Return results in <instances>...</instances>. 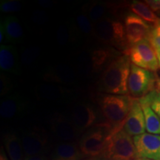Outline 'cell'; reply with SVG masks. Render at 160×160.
I'll return each mask as SVG.
<instances>
[{
	"label": "cell",
	"mask_w": 160,
	"mask_h": 160,
	"mask_svg": "<svg viewBox=\"0 0 160 160\" xmlns=\"http://www.w3.org/2000/svg\"><path fill=\"white\" fill-rule=\"evenodd\" d=\"M73 30L72 27L62 24L58 28L57 31V40L62 46L68 45L73 39Z\"/></svg>",
	"instance_id": "obj_28"
},
{
	"label": "cell",
	"mask_w": 160,
	"mask_h": 160,
	"mask_svg": "<svg viewBox=\"0 0 160 160\" xmlns=\"http://www.w3.org/2000/svg\"><path fill=\"white\" fill-rule=\"evenodd\" d=\"M70 119L78 131L81 133L94 126L97 119V114L91 104L79 102L72 108Z\"/></svg>",
	"instance_id": "obj_10"
},
{
	"label": "cell",
	"mask_w": 160,
	"mask_h": 160,
	"mask_svg": "<svg viewBox=\"0 0 160 160\" xmlns=\"http://www.w3.org/2000/svg\"><path fill=\"white\" fill-rule=\"evenodd\" d=\"M0 26L3 28L6 42L17 44L22 41L24 31L17 17L8 16L1 22Z\"/></svg>",
	"instance_id": "obj_19"
},
{
	"label": "cell",
	"mask_w": 160,
	"mask_h": 160,
	"mask_svg": "<svg viewBox=\"0 0 160 160\" xmlns=\"http://www.w3.org/2000/svg\"><path fill=\"white\" fill-rule=\"evenodd\" d=\"M131 60L127 55L119 56L104 70L99 78V91L113 95H127L131 72Z\"/></svg>",
	"instance_id": "obj_1"
},
{
	"label": "cell",
	"mask_w": 160,
	"mask_h": 160,
	"mask_svg": "<svg viewBox=\"0 0 160 160\" xmlns=\"http://www.w3.org/2000/svg\"><path fill=\"white\" fill-rule=\"evenodd\" d=\"M42 79L46 82L60 85H72L76 81L74 70L66 64H57L44 72Z\"/></svg>",
	"instance_id": "obj_13"
},
{
	"label": "cell",
	"mask_w": 160,
	"mask_h": 160,
	"mask_svg": "<svg viewBox=\"0 0 160 160\" xmlns=\"http://www.w3.org/2000/svg\"><path fill=\"white\" fill-rule=\"evenodd\" d=\"M156 52H157L158 61H159V68H160V51H156Z\"/></svg>",
	"instance_id": "obj_38"
},
{
	"label": "cell",
	"mask_w": 160,
	"mask_h": 160,
	"mask_svg": "<svg viewBox=\"0 0 160 160\" xmlns=\"http://www.w3.org/2000/svg\"><path fill=\"white\" fill-rule=\"evenodd\" d=\"M138 99L140 103L148 105L160 119V89H156Z\"/></svg>",
	"instance_id": "obj_27"
},
{
	"label": "cell",
	"mask_w": 160,
	"mask_h": 160,
	"mask_svg": "<svg viewBox=\"0 0 160 160\" xmlns=\"http://www.w3.org/2000/svg\"><path fill=\"white\" fill-rule=\"evenodd\" d=\"M35 94L40 100L51 102H62L72 93V90L53 83L39 84L34 89Z\"/></svg>",
	"instance_id": "obj_15"
},
{
	"label": "cell",
	"mask_w": 160,
	"mask_h": 160,
	"mask_svg": "<svg viewBox=\"0 0 160 160\" xmlns=\"http://www.w3.org/2000/svg\"><path fill=\"white\" fill-rule=\"evenodd\" d=\"M0 70L16 75L21 73L19 58L13 45H0Z\"/></svg>",
	"instance_id": "obj_16"
},
{
	"label": "cell",
	"mask_w": 160,
	"mask_h": 160,
	"mask_svg": "<svg viewBox=\"0 0 160 160\" xmlns=\"http://www.w3.org/2000/svg\"><path fill=\"white\" fill-rule=\"evenodd\" d=\"M123 54L130 58L132 64L143 69L155 72L159 68L157 52L148 39L130 46Z\"/></svg>",
	"instance_id": "obj_7"
},
{
	"label": "cell",
	"mask_w": 160,
	"mask_h": 160,
	"mask_svg": "<svg viewBox=\"0 0 160 160\" xmlns=\"http://www.w3.org/2000/svg\"><path fill=\"white\" fill-rule=\"evenodd\" d=\"M145 2L151 8L153 11H160V0H147Z\"/></svg>",
	"instance_id": "obj_33"
},
{
	"label": "cell",
	"mask_w": 160,
	"mask_h": 160,
	"mask_svg": "<svg viewBox=\"0 0 160 160\" xmlns=\"http://www.w3.org/2000/svg\"><path fill=\"white\" fill-rule=\"evenodd\" d=\"M128 88L130 96L134 99H140L150 92L160 89L159 76L153 71L143 69L131 63Z\"/></svg>",
	"instance_id": "obj_6"
},
{
	"label": "cell",
	"mask_w": 160,
	"mask_h": 160,
	"mask_svg": "<svg viewBox=\"0 0 160 160\" xmlns=\"http://www.w3.org/2000/svg\"><path fill=\"white\" fill-rule=\"evenodd\" d=\"M158 76H159V88H160V72L159 73V75Z\"/></svg>",
	"instance_id": "obj_40"
},
{
	"label": "cell",
	"mask_w": 160,
	"mask_h": 160,
	"mask_svg": "<svg viewBox=\"0 0 160 160\" xmlns=\"http://www.w3.org/2000/svg\"><path fill=\"white\" fill-rule=\"evenodd\" d=\"M22 8V5L17 0H2L0 2V11L3 13H15Z\"/></svg>",
	"instance_id": "obj_29"
},
{
	"label": "cell",
	"mask_w": 160,
	"mask_h": 160,
	"mask_svg": "<svg viewBox=\"0 0 160 160\" xmlns=\"http://www.w3.org/2000/svg\"><path fill=\"white\" fill-rule=\"evenodd\" d=\"M76 25L77 28L86 36L93 34V24L85 11L80 12L76 16Z\"/></svg>",
	"instance_id": "obj_26"
},
{
	"label": "cell",
	"mask_w": 160,
	"mask_h": 160,
	"mask_svg": "<svg viewBox=\"0 0 160 160\" xmlns=\"http://www.w3.org/2000/svg\"><path fill=\"white\" fill-rule=\"evenodd\" d=\"M130 9L134 14L143 19L146 22L152 24L153 27L160 23V18L151 9L145 2L133 1L130 5Z\"/></svg>",
	"instance_id": "obj_21"
},
{
	"label": "cell",
	"mask_w": 160,
	"mask_h": 160,
	"mask_svg": "<svg viewBox=\"0 0 160 160\" xmlns=\"http://www.w3.org/2000/svg\"><path fill=\"white\" fill-rule=\"evenodd\" d=\"M108 9L105 3L99 1H93L86 5L85 13L91 19L92 23L95 25L106 17L105 14Z\"/></svg>",
	"instance_id": "obj_24"
},
{
	"label": "cell",
	"mask_w": 160,
	"mask_h": 160,
	"mask_svg": "<svg viewBox=\"0 0 160 160\" xmlns=\"http://www.w3.org/2000/svg\"><path fill=\"white\" fill-rule=\"evenodd\" d=\"M145 120L146 131L149 133L160 135V119L148 105L140 103Z\"/></svg>",
	"instance_id": "obj_23"
},
{
	"label": "cell",
	"mask_w": 160,
	"mask_h": 160,
	"mask_svg": "<svg viewBox=\"0 0 160 160\" xmlns=\"http://www.w3.org/2000/svg\"><path fill=\"white\" fill-rule=\"evenodd\" d=\"M40 49L39 47L35 45H31L25 47L21 51L20 60L23 65L30 66L35 62L39 57Z\"/></svg>",
	"instance_id": "obj_25"
},
{
	"label": "cell",
	"mask_w": 160,
	"mask_h": 160,
	"mask_svg": "<svg viewBox=\"0 0 160 160\" xmlns=\"http://www.w3.org/2000/svg\"><path fill=\"white\" fill-rule=\"evenodd\" d=\"M133 139L137 159L160 160V135L145 133Z\"/></svg>",
	"instance_id": "obj_9"
},
{
	"label": "cell",
	"mask_w": 160,
	"mask_h": 160,
	"mask_svg": "<svg viewBox=\"0 0 160 160\" xmlns=\"http://www.w3.org/2000/svg\"><path fill=\"white\" fill-rule=\"evenodd\" d=\"M93 35L102 42L122 51V53L130 47L126 38L125 26L119 20L105 17L93 25Z\"/></svg>",
	"instance_id": "obj_3"
},
{
	"label": "cell",
	"mask_w": 160,
	"mask_h": 160,
	"mask_svg": "<svg viewBox=\"0 0 160 160\" xmlns=\"http://www.w3.org/2000/svg\"><path fill=\"white\" fill-rule=\"evenodd\" d=\"M26 108V103L18 94L8 96L2 100L0 105V116L5 119L15 118L21 114Z\"/></svg>",
	"instance_id": "obj_18"
},
{
	"label": "cell",
	"mask_w": 160,
	"mask_h": 160,
	"mask_svg": "<svg viewBox=\"0 0 160 160\" xmlns=\"http://www.w3.org/2000/svg\"><path fill=\"white\" fill-rule=\"evenodd\" d=\"M136 160H151V159H137Z\"/></svg>",
	"instance_id": "obj_39"
},
{
	"label": "cell",
	"mask_w": 160,
	"mask_h": 160,
	"mask_svg": "<svg viewBox=\"0 0 160 160\" xmlns=\"http://www.w3.org/2000/svg\"><path fill=\"white\" fill-rule=\"evenodd\" d=\"M123 129L131 137H136L145 133V120L142 106L138 99H134Z\"/></svg>",
	"instance_id": "obj_14"
},
{
	"label": "cell",
	"mask_w": 160,
	"mask_h": 160,
	"mask_svg": "<svg viewBox=\"0 0 160 160\" xmlns=\"http://www.w3.org/2000/svg\"><path fill=\"white\" fill-rule=\"evenodd\" d=\"M51 129L61 142H74L79 134L71 120L59 114H56L51 119Z\"/></svg>",
	"instance_id": "obj_12"
},
{
	"label": "cell",
	"mask_w": 160,
	"mask_h": 160,
	"mask_svg": "<svg viewBox=\"0 0 160 160\" xmlns=\"http://www.w3.org/2000/svg\"><path fill=\"white\" fill-rule=\"evenodd\" d=\"M133 100L134 98L129 94H100L98 99L100 110L106 120L105 122L111 127L112 133L123 128Z\"/></svg>",
	"instance_id": "obj_2"
},
{
	"label": "cell",
	"mask_w": 160,
	"mask_h": 160,
	"mask_svg": "<svg viewBox=\"0 0 160 160\" xmlns=\"http://www.w3.org/2000/svg\"><path fill=\"white\" fill-rule=\"evenodd\" d=\"M112 131L111 126L105 122L97 124L86 131L79 142V147L82 153L88 157L103 155L107 139Z\"/></svg>",
	"instance_id": "obj_5"
},
{
	"label": "cell",
	"mask_w": 160,
	"mask_h": 160,
	"mask_svg": "<svg viewBox=\"0 0 160 160\" xmlns=\"http://www.w3.org/2000/svg\"><path fill=\"white\" fill-rule=\"evenodd\" d=\"M103 155L106 160H136L133 139L123 128L113 132L108 137Z\"/></svg>",
	"instance_id": "obj_4"
},
{
	"label": "cell",
	"mask_w": 160,
	"mask_h": 160,
	"mask_svg": "<svg viewBox=\"0 0 160 160\" xmlns=\"http://www.w3.org/2000/svg\"><path fill=\"white\" fill-rule=\"evenodd\" d=\"M13 89V84L10 77L5 72L0 73V96L3 97L8 94Z\"/></svg>",
	"instance_id": "obj_30"
},
{
	"label": "cell",
	"mask_w": 160,
	"mask_h": 160,
	"mask_svg": "<svg viewBox=\"0 0 160 160\" xmlns=\"http://www.w3.org/2000/svg\"><path fill=\"white\" fill-rule=\"evenodd\" d=\"M31 19L33 22L38 24V25H42L45 24L48 19V15L45 11L42 10H35L31 13Z\"/></svg>",
	"instance_id": "obj_32"
},
{
	"label": "cell",
	"mask_w": 160,
	"mask_h": 160,
	"mask_svg": "<svg viewBox=\"0 0 160 160\" xmlns=\"http://www.w3.org/2000/svg\"><path fill=\"white\" fill-rule=\"evenodd\" d=\"M121 56L113 48H100L90 53L93 72L104 71L112 62Z\"/></svg>",
	"instance_id": "obj_17"
},
{
	"label": "cell",
	"mask_w": 160,
	"mask_h": 160,
	"mask_svg": "<svg viewBox=\"0 0 160 160\" xmlns=\"http://www.w3.org/2000/svg\"><path fill=\"white\" fill-rule=\"evenodd\" d=\"M85 156L76 142H59L53 152V160H81Z\"/></svg>",
	"instance_id": "obj_20"
},
{
	"label": "cell",
	"mask_w": 160,
	"mask_h": 160,
	"mask_svg": "<svg viewBox=\"0 0 160 160\" xmlns=\"http://www.w3.org/2000/svg\"><path fill=\"white\" fill-rule=\"evenodd\" d=\"M38 5L44 8H51L53 6V2L51 0H39L38 1Z\"/></svg>",
	"instance_id": "obj_34"
},
{
	"label": "cell",
	"mask_w": 160,
	"mask_h": 160,
	"mask_svg": "<svg viewBox=\"0 0 160 160\" xmlns=\"http://www.w3.org/2000/svg\"><path fill=\"white\" fill-rule=\"evenodd\" d=\"M159 18H160V13H159Z\"/></svg>",
	"instance_id": "obj_41"
},
{
	"label": "cell",
	"mask_w": 160,
	"mask_h": 160,
	"mask_svg": "<svg viewBox=\"0 0 160 160\" xmlns=\"http://www.w3.org/2000/svg\"><path fill=\"white\" fill-rule=\"evenodd\" d=\"M25 160H45V157H44L43 154H41L37 156H33V157H25Z\"/></svg>",
	"instance_id": "obj_35"
},
{
	"label": "cell",
	"mask_w": 160,
	"mask_h": 160,
	"mask_svg": "<svg viewBox=\"0 0 160 160\" xmlns=\"http://www.w3.org/2000/svg\"><path fill=\"white\" fill-rule=\"evenodd\" d=\"M148 40L156 51H160V23L153 27Z\"/></svg>",
	"instance_id": "obj_31"
},
{
	"label": "cell",
	"mask_w": 160,
	"mask_h": 160,
	"mask_svg": "<svg viewBox=\"0 0 160 160\" xmlns=\"http://www.w3.org/2000/svg\"><path fill=\"white\" fill-rule=\"evenodd\" d=\"M126 38L129 46H132L144 39H148L153 29L151 26L143 19L134 13H128L124 20Z\"/></svg>",
	"instance_id": "obj_8"
},
{
	"label": "cell",
	"mask_w": 160,
	"mask_h": 160,
	"mask_svg": "<svg viewBox=\"0 0 160 160\" xmlns=\"http://www.w3.org/2000/svg\"><path fill=\"white\" fill-rule=\"evenodd\" d=\"M21 142L25 157L41 155L47 145L48 137L43 131L34 128L23 133Z\"/></svg>",
	"instance_id": "obj_11"
},
{
	"label": "cell",
	"mask_w": 160,
	"mask_h": 160,
	"mask_svg": "<svg viewBox=\"0 0 160 160\" xmlns=\"http://www.w3.org/2000/svg\"><path fill=\"white\" fill-rule=\"evenodd\" d=\"M4 142L10 159L25 160V155L21 139H19L17 135L14 133H8L4 138Z\"/></svg>",
	"instance_id": "obj_22"
},
{
	"label": "cell",
	"mask_w": 160,
	"mask_h": 160,
	"mask_svg": "<svg viewBox=\"0 0 160 160\" xmlns=\"http://www.w3.org/2000/svg\"><path fill=\"white\" fill-rule=\"evenodd\" d=\"M81 160H106L104 155L99 156V157H87L84 158V159Z\"/></svg>",
	"instance_id": "obj_36"
},
{
	"label": "cell",
	"mask_w": 160,
	"mask_h": 160,
	"mask_svg": "<svg viewBox=\"0 0 160 160\" xmlns=\"http://www.w3.org/2000/svg\"><path fill=\"white\" fill-rule=\"evenodd\" d=\"M0 160H9L8 159L7 155H6L5 152L2 149V148H1V153H0Z\"/></svg>",
	"instance_id": "obj_37"
}]
</instances>
